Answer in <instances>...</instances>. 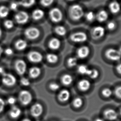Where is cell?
<instances>
[{"label":"cell","mask_w":121,"mask_h":121,"mask_svg":"<svg viewBox=\"0 0 121 121\" xmlns=\"http://www.w3.org/2000/svg\"><path fill=\"white\" fill-rule=\"evenodd\" d=\"M85 12L83 7L79 4H74L69 7V17L74 21H79L84 17Z\"/></svg>","instance_id":"cell-1"},{"label":"cell","mask_w":121,"mask_h":121,"mask_svg":"<svg viewBox=\"0 0 121 121\" xmlns=\"http://www.w3.org/2000/svg\"><path fill=\"white\" fill-rule=\"evenodd\" d=\"M48 17L50 20L53 23H59L63 19V14L60 8L53 7L49 10Z\"/></svg>","instance_id":"cell-2"},{"label":"cell","mask_w":121,"mask_h":121,"mask_svg":"<svg viewBox=\"0 0 121 121\" xmlns=\"http://www.w3.org/2000/svg\"><path fill=\"white\" fill-rule=\"evenodd\" d=\"M105 56L109 60L112 62H118L121 59L120 48L117 49L115 48H110L105 51Z\"/></svg>","instance_id":"cell-3"},{"label":"cell","mask_w":121,"mask_h":121,"mask_svg":"<svg viewBox=\"0 0 121 121\" xmlns=\"http://www.w3.org/2000/svg\"><path fill=\"white\" fill-rule=\"evenodd\" d=\"M71 41L77 44L85 43L88 39V36L83 31H77L72 33L69 36Z\"/></svg>","instance_id":"cell-4"},{"label":"cell","mask_w":121,"mask_h":121,"mask_svg":"<svg viewBox=\"0 0 121 121\" xmlns=\"http://www.w3.org/2000/svg\"><path fill=\"white\" fill-rule=\"evenodd\" d=\"M26 38L30 40H34L39 38L41 35L39 29L35 27H30L26 28L24 32Z\"/></svg>","instance_id":"cell-5"},{"label":"cell","mask_w":121,"mask_h":121,"mask_svg":"<svg viewBox=\"0 0 121 121\" xmlns=\"http://www.w3.org/2000/svg\"><path fill=\"white\" fill-rule=\"evenodd\" d=\"M19 100L21 104L24 106H27L31 103L33 100V96L30 92L24 90L20 92Z\"/></svg>","instance_id":"cell-6"},{"label":"cell","mask_w":121,"mask_h":121,"mask_svg":"<svg viewBox=\"0 0 121 121\" xmlns=\"http://www.w3.org/2000/svg\"><path fill=\"white\" fill-rule=\"evenodd\" d=\"M105 33L106 30L104 27L101 25H97L92 28L91 34L93 39H98L104 37Z\"/></svg>","instance_id":"cell-7"},{"label":"cell","mask_w":121,"mask_h":121,"mask_svg":"<svg viewBox=\"0 0 121 121\" xmlns=\"http://www.w3.org/2000/svg\"><path fill=\"white\" fill-rule=\"evenodd\" d=\"M76 53V56L78 59H86L90 55L91 49L88 46L83 45L77 48Z\"/></svg>","instance_id":"cell-8"},{"label":"cell","mask_w":121,"mask_h":121,"mask_svg":"<svg viewBox=\"0 0 121 121\" xmlns=\"http://www.w3.org/2000/svg\"><path fill=\"white\" fill-rule=\"evenodd\" d=\"M27 58L30 62L38 64L42 61L43 59V54L39 51H31L28 53Z\"/></svg>","instance_id":"cell-9"},{"label":"cell","mask_w":121,"mask_h":121,"mask_svg":"<svg viewBox=\"0 0 121 121\" xmlns=\"http://www.w3.org/2000/svg\"><path fill=\"white\" fill-rule=\"evenodd\" d=\"M15 19L17 23L20 25H25L30 20V15L25 11L18 12L15 15Z\"/></svg>","instance_id":"cell-10"},{"label":"cell","mask_w":121,"mask_h":121,"mask_svg":"<svg viewBox=\"0 0 121 121\" xmlns=\"http://www.w3.org/2000/svg\"><path fill=\"white\" fill-rule=\"evenodd\" d=\"M44 111L43 107L41 103H35L30 108V114L31 116L35 118H38L42 115Z\"/></svg>","instance_id":"cell-11"},{"label":"cell","mask_w":121,"mask_h":121,"mask_svg":"<svg viewBox=\"0 0 121 121\" xmlns=\"http://www.w3.org/2000/svg\"><path fill=\"white\" fill-rule=\"evenodd\" d=\"M2 76L3 84L7 86H13L16 84L17 81L16 78L12 74L5 73Z\"/></svg>","instance_id":"cell-12"},{"label":"cell","mask_w":121,"mask_h":121,"mask_svg":"<svg viewBox=\"0 0 121 121\" xmlns=\"http://www.w3.org/2000/svg\"><path fill=\"white\" fill-rule=\"evenodd\" d=\"M15 68L18 74L23 75L27 70V65L25 60L22 59H18L15 63Z\"/></svg>","instance_id":"cell-13"},{"label":"cell","mask_w":121,"mask_h":121,"mask_svg":"<svg viewBox=\"0 0 121 121\" xmlns=\"http://www.w3.org/2000/svg\"><path fill=\"white\" fill-rule=\"evenodd\" d=\"M119 113L112 108H108L103 112V116L105 120L109 121H115L119 117Z\"/></svg>","instance_id":"cell-14"},{"label":"cell","mask_w":121,"mask_h":121,"mask_svg":"<svg viewBox=\"0 0 121 121\" xmlns=\"http://www.w3.org/2000/svg\"><path fill=\"white\" fill-rule=\"evenodd\" d=\"M71 94L69 90L63 89L60 90L57 95V99L59 101L65 103L68 101L70 99Z\"/></svg>","instance_id":"cell-15"},{"label":"cell","mask_w":121,"mask_h":121,"mask_svg":"<svg viewBox=\"0 0 121 121\" xmlns=\"http://www.w3.org/2000/svg\"><path fill=\"white\" fill-rule=\"evenodd\" d=\"M91 84L90 80L87 79H81L77 84V88L79 90L82 92H86L91 88Z\"/></svg>","instance_id":"cell-16"},{"label":"cell","mask_w":121,"mask_h":121,"mask_svg":"<svg viewBox=\"0 0 121 121\" xmlns=\"http://www.w3.org/2000/svg\"><path fill=\"white\" fill-rule=\"evenodd\" d=\"M48 45L49 49L53 51H56L61 47L62 42L59 38L53 37L49 40Z\"/></svg>","instance_id":"cell-17"},{"label":"cell","mask_w":121,"mask_h":121,"mask_svg":"<svg viewBox=\"0 0 121 121\" xmlns=\"http://www.w3.org/2000/svg\"><path fill=\"white\" fill-rule=\"evenodd\" d=\"M95 14V20L100 23H103L107 21L109 16L108 12L104 9L100 10Z\"/></svg>","instance_id":"cell-18"},{"label":"cell","mask_w":121,"mask_h":121,"mask_svg":"<svg viewBox=\"0 0 121 121\" xmlns=\"http://www.w3.org/2000/svg\"><path fill=\"white\" fill-rule=\"evenodd\" d=\"M108 8L112 14L116 15L119 13L120 11L121 6L119 2L114 0L109 3L108 5Z\"/></svg>","instance_id":"cell-19"},{"label":"cell","mask_w":121,"mask_h":121,"mask_svg":"<svg viewBox=\"0 0 121 121\" xmlns=\"http://www.w3.org/2000/svg\"><path fill=\"white\" fill-rule=\"evenodd\" d=\"M45 12L41 8H36L35 9L31 14V17L35 21H39L42 20L45 17Z\"/></svg>","instance_id":"cell-20"},{"label":"cell","mask_w":121,"mask_h":121,"mask_svg":"<svg viewBox=\"0 0 121 121\" xmlns=\"http://www.w3.org/2000/svg\"><path fill=\"white\" fill-rule=\"evenodd\" d=\"M42 73L41 68L35 66L31 67L29 70V75L30 78L35 79L39 77Z\"/></svg>","instance_id":"cell-21"},{"label":"cell","mask_w":121,"mask_h":121,"mask_svg":"<svg viewBox=\"0 0 121 121\" xmlns=\"http://www.w3.org/2000/svg\"><path fill=\"white\" fill-rule=\"evenodd\" d=\"M22 112L21 109L15 105L12 106L9 111V115L11 118L17 119L19 118L21 115Z\"/></svg>","instance_id":"cell-22"},{"label":"cell","mask_w":121,"mask_h":121,"mask_svg":"<svg viewBox=\"0 0 121 121\" xmlns=\"http://www.w3.org/2000/svg\"><path fill=\"white\" fill-rule=\"evenodd\" d=\"M73 78L69 74H66L62 75L61 78V82L63 85L65 86H69L73 82Z\"/></svg>","instance_id":"cell-23"},{"label":"cell","mask_w":121,"mask_h":121,"mask_svg":"<svg viewBox=\"0 0 121 121\" xmlns=\"http://www.w3.org/2000/svg\"><path fill=\"white\" fill-rule=\"evenodd\" d=\"M28 43L27 41L23 39H19L15 44V47L18 51L25 50L28 47Z\"/></svg>","instance_id":"cell-24"},{"label":"cell","mask_w":121,"mask_h":121,"mask_svg":"<svg viewBox=\"0 0 121 121\" xmlns=\"http://www.w3.org/2000/svg\"><path fill=\"white\" fill-rule=\"evenodd\" d=\"M46 59L49 64H55L59 60V56L54 53H48L46 55Z\"/></svg>","instance_id":"cell-25"},{"label":"cell","mask_w":121,"mask_h":121,"mask_svg":"<svg viewBox=\"0 0 121 121\" xmlns=\"http://www.w3.org/2000/svg\"><path fill=\"white\" fill-rule=\"evenodd\" d=\"M54 31L58 36L63 37L67 33V30L63 25H57L54 28Z\"/></svg>","instance_id":"cell-26"},{"label":"cell","mask_w":121,"mask_h":121,"mask_svg":"<svg viewBox=\"0 0 121 121\" xmlns=\"http://www.w3.org/2000/svg\"><path fill=\"white\" fill-rule=\"evenodd\" d=\"M77 71L78 74L82 75H86L89 68L85 64H82L77 65Z\"/></svg>","instance_id":"cell-27"},{"label":"cell","mask_w":121,"mask_h":121,"mask_svg":"<svg viewBox=\"0 0 121 121\" xmlns=\"http://www.w3.org/2000/svg\"><path fill=\"white\" fill-rule=\"evenodd\" d=\"M78 59L75 56L69 57L67 60V66L70 68L77 66L78 64Z\"/></svg>","instance_id":"cell-28"},{"label":"cell","mask_w":121,"mask_h":121,"mask_svg":"<svg viewBox=\"0 0 121 121\" xmlns=\"http://www.w3.org/2000/svg\"><path fill=\"white\" fill-rule=\"evenodd\" d=\"M99 75V72L96 69H90L88 70L86 76L92 80L97 79Z\"/></svg>","instance_id":"cell-29"},{"label":"cell","mask_w":121,"mask_h":121,"mask_svg":"<svg viewBox=\"0 0 121 121\" xmlns=\"http://www.w3.org/2000/svg\"><path fill=\"white\" fill-rule=\"evenodd\" d=\"M96 14L95 12L90 10L87 12H85L84 17L85 20L89 23H92L95 20Z\"/></svg>","instance_id":"cell-30"},{"label":"cell","mask_w":121,"mask_h":121,"mask_svg":"<svg viewBox=\"0 0 121 121\" xmlns=\"http://www.w3.org/2000/svg\"><path fill=\"white\" fill-rule=\"evenodd\" d=\"M10 13V9L5 5L0 6V18H5L8 16Z\"/></svg>","instance_id":"cell-31"},{"label":"cell","mask_w":121,"mask_h":121,"mask_svg":"<svg viewBox=\"0 0 121 121\" xmlns=\"http://www.w3.org/2000/svg\"><path fill=\"white\" fill-rule=\"evenodd\" d=\"M36 2V0H21L19 3V5L28 8L33 6Z\"/></svg>","instance_id":"cell-32"},{"label":"cell","mask_w":121,"mask_h":121,"mask_svg":"<svg viewBox=\"0 0 121 121\" xmlns=\"http://www.w3.org/2000/svg\"><path fill=\"white\" fill-rule=\"evenodd\" d=\"M83 100L80 97L75 98L72 100V105L76 109L81 108L83 106Z\"/></svg>","instance_id":"cell-33"},{"label":"cell","mask_w":121,"mask_h":121,"mask_svg":"<svg viewBox=\"0 0 121 121\" xmlns=\"http://www.w3.org/2000/svg\"><path fill=\"white\" fill-rule=\"evenodd\" d=\"M113 92L109 88H105L102 90V95L105 98H109L113 95Z\"/></svg>","instance_id":"cell-34"},{"label":"cell","mask_w":121,"mask_h":121,"mask_svg":"<svg viewBox=\"0 0 121 121\" xmlns=\"http://www.w3.org/2000/svg\"><path fill=\"white\" fill-rule=\"evenodd\" d=\"M49 88L52 92L57 91L60 90V86L57 82H53L49 84Z\"/></svg>","instance_id":"cell-35"},{"label":"cell","mask_w":121,"mask_h":121,"mask_svg":"<svg viewBox=\"0 0 121 121\" xmlns=\"http://www.w3.org/2000/svg\"><path fill=\"white\" fill-rule=\"evenodd\" d=\"M54 1L55 0H40V3L42 6L48 8L52 5Z\"/></svg>","instance_id":"cell-36"},{"label":"cell","mask_w":121,"mask_h":121,"mask_svg":"<svg viewBox=\"0 0 121 121\" xmlns=\"http://www.w3.org/2000/svg\"><path fill=\"white\" fill-rule=\"evenodd\" d=\"M20 83L22 85L25 87H28L31 85L30 80L29 79L26 77H22L20 79Z\"/></svg>","instance_id":"cell-37"},{"label":"cell","mask_w":121,"mask_h":121,"mask_svg":"<svg viewBox=\"0 0 121 121\" xmlns=\"http://www.w3.org/2000/svg\"><path fill=\"white\" fill-rule=\"evenodd\" d=\"M4 25L7 29H11L14 26V23L13 20L8 19L4 21Z\"/></svg>","instance_id":"cell-38"},{"label":"cell","mask_w":121,"mask_h":121,"mask_svg":"<svg viewBox=\"0 0 121 121\" xmlns=\"http://www.w3.org/2000/svg\"><path fill=\"white\" fill-rule=\"evenodd\" d=\"M116 27V24L115 21H110L107 23L106 28L110 31H112L115 30Z\"/></svg>","instance_id":"cell-39"},{"label":"cell","mask_w":121,"mask_h":121,"mask_svg":"<svg viewBox=\"0 0 121 121\" xmlns=\"http://www.w3.org/2000/svg\"><path fill=\"white\" fill-rule=\"evenodd\" d=\"M113 93L115 94V96L118 99H120L121 98V87L120 85L116 87Z\"/></svg>","instance_id":"cell-40"},{"label":"cell","mask_w":121,"mask_h":121,"mask_svg":"<svg viewBox=\"0 0 121 121\" xmlns=\"http://www.w3.org/2000/svg\"><path fill=\"white\" fill-rule=\"evenodd\" d=\"M17 102L16 98L14 97H10L8 98L7 100L6 103L8 104V105H11L12 106L15 105Z\"/></svg>","instance_id":"cell-41"},{"label":"cell","mask_w":121,"mask_h":121,"mask_svg":"<svg viewBox=\"0 0 121 121\" xmlns=\"http://www.w3.org/2000/svg\"><path fill=\"white\" fill-rule=\"evenodd\" d=\"M6 103V102L3 98H0V114L5 110Z\"/></svg>","instance_id":"cell-42"},{"label":"cell","mask_w":121,"mask_h":121,"mask_svg":"<svg viewBox=\"0 0 121 121\" xmlns=\"http://www.w3.org/2000/svg\"><path fill=\"white\" fill-rule=\"evenodd\" d=\"M19 5H20L18 3L13 2L10 5V9L14 11H15L17 9Z\"/></svg>","instance_id":"cell-43"},{"label":"cell","mask_w":121,"mask_h":121,"mask_svg":"<svg viewBox=\"0 0 121 121\" xmlns=\"http://www.w3.org/2000/svg\"><path fill=\"white\" fill-rule=\"evenodd\" d=\"M5 54L8 56H12L14 54L13 49L10 48H8L5 50Z\"/></svg>","instance_id":"cell-44"},{"label":"cell","mask_w":121,"mask_h":121,"mask_svg":"<svg viewBox=\"0 0 121 121\" xmlns=\"http://www.w3.org/2000/svg\"><path fill=\"white\" fill-rule=\"evenodd\" d=\"M116 69V72L119 74L120 75H121V64L119 63L116 66L115 68Z\"/></svg>","instance_id":"cell-45"},{"label":"cell","mask_w":121,"mask_h":121,"mask_svg":"<svg viewBox=\"0 0 121 121\" xmlns=\"http://www.w3.org/2000/svg\"><path fill=\"white\" fill-rule=\"evenodd\" d=\"M5 70L4 68L1 66H0V75L2 76L4 74H5Z\"/></svg>","instance_id":"cell-46"},{"label":"cell","mask_w":121,"mask_h":121,"mask_svg":"<svg viewBox=\"0 0 121 121\" xmlns=\"http://www.w3.org/2000/svg\"><path fill=\"white\" fill-rule=\"evenodd\" d=\"M95 121H105V120H104L103 118H102L101 117H98L95 119Z\"/></svg>","instance_id":"cell-47"},{"label":"cell","mask_w":121,"mask_h":121,"mask_svg":"<svg viewBox=\"0 0 121 121\" xmlns=\"http://www.w3.org/2000/svg\"><path fill=\"white\" fill-rule=\"evenodd\" d=\"M3 48L1 47V46H0V57H1L2 55L3 54Z\"/></svg>","instance_id":"cell-48"},{"label":"cell","mask_w":121,"mask_h":121,"mask_svg":"<svg viewBox=\"0 0 121 121\" xmlns=\"http://www.w3.org/2000/svg\"><path fill=\"white\" fill-rule=\"evenodd\" d=\"M22 121H31V120L29 118H25Z\"/></svg>","instance_id":"cell-49"},{"label":"cell","mask_w":121,"mask_h":121,"mask_svg":"<svg viewBox=\"0 0 121 121\" xmlns=\"http://www.w3.org/2000/svg\"><path fill=\"white\" fill-rule=\"evenodd\" d=\"M2 30L0 28V38L1 37L2 35Z\"/></svg>","instance_id":"cell-50"},{"label":"cell","mask_w":121,"mask_h":121,"mask_svg":"<svg viewBox=\"0 0 121 121\" xmlns=\"http://www.w3.org/2000/svg\"><path fill=\"white\" fill-rule=\"evenodd\" d=\"M68 0L69 2H74L76 1V0Z\"/></svg>","instance_id":"cell-51"},{"label":"cell","mask_w":121,"mask_h":121,"mask_svg":"<svg viewBox=\"0 0 121 121\" xmlns=\"http://www.w3.org/2000/svg\"><path fill=\"white\" fill-rule=\"evenodd\" d=\"M36 121H41V120H36Z\"/></svg>","instance_id":"cell-52"}]
</instances>
